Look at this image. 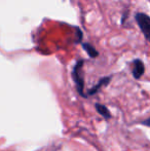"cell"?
Instances as JSON below:
<instances>
[{
    "label": "cell",
    "instance_id": "6da1fadb",
    "mask_svg": "<svg viewBox=\"0 0 150 151\" xmlns=\"http://www.w3.org/2000/svg\"><path fill=\"white\" fill-rule=\"evenodd\" d=\"M82 66H83V60H79L76 62V64L73 67V71H72V77L74 79V82L76 84V88L77 91L81 97H86L84 95L83 91H84V79L83 76H82Z\"/></svg>",
    "mask_w": 150,
    "mask_h": 151
},
{
    "label": "cell",
    "instance_id": "7a4b0ae2",
    "mask_svg": "<svg viewBox=\"0 0 150 151\" xmlns=\"http://www.w3.org/2000/svg\"><path fill=\"white\" fill-rule=\"evenodd\" d=\"M136 21L138 24L140 30L144 34L145 38L148 39L149 34H150V18L148 14H144V12H138L136 14Z\"/></svg>",
    "mask_w": 150,
    "mask_h": 151
},
{
    "label": "cell",
    "instance_id": "3957f363",
    "mask_svg": "<svg viewBox=\"0 0 150 151\" xmlns=\"http://www.w3.org/2000/svg\"><path fill=\"white\" fill-rule=\"evenodd\" d=\"M133 76H134L135 79H139V78L142 77V75L145 72V66L144 63L140 60V59H136L133 62Z\"/></svg>",
    "mask_w": 150,
    "mask_h": 151
},
{
    "label": "cell",
    "instance_id": "277c9868",
    "mask_svg": "<svg viewBox=\"0 0 150 151\" xmlns=\"http://www.w3.org/2000/svg\"><path fill=\"white\" fill-rule=\"evenodd\" d=\"M110 81H111V76H107V77L101 78V79L99 80L98 83H97L96 86H94V88H90V90L88 91V96H93V95H95V93H97L99 91L101 90V88H103V86H107V84H108Z\"/></svg>",
    "mask_w": 150,
    "mask_h": 151
},
{
    "label": "cell",
    "instance_id": "5b68a950",
    "mask_svg": "<svg viewBox=\"0 0 150 151\" xmlns=\"http://www.w3.org/2000/svg\"><path fill=\"white\" fill-rule=\"evenodd\" d=\"M82 47H83V50H85L86 54H88L90 58L94 59L99 56L98 50H97L96 48H95V46H93L92 44L88 43V42H83V43H82Z\"/></svg>",
    "mask_w": 150,
    "mask_h": 151
},
{
    "label": "cell",
    "instance_id": "8992f818",
    "mask_svg": "<svg viewBox=\"0 0 150 151\" xmlns=\"http://www.w3.org/2000/svg\"><path fill=\"white\" fill-rule=\"evenodd\" d=\"M96 109H97V111L99 112V114H101L105 119H109V118L111 117L110 111H109L108 108H107L106 106L98 103V104H96Z\"/></svg>",
    "mask_w": 150,
    "mask_h": 151
}]
</instances>
